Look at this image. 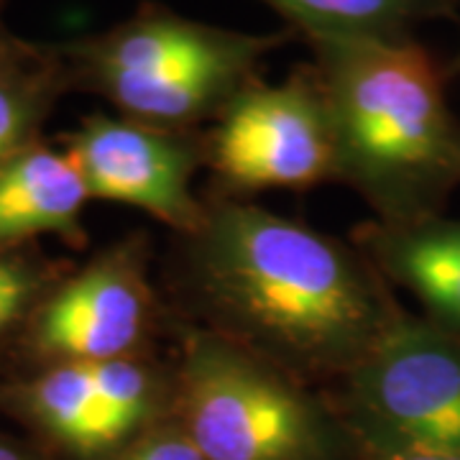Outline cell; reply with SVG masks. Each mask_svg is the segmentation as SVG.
<instances>
[{"label": "cell", "mask_w": 460, "mask_h": 460, "mask_svg": "<svg viewBox=\"0 0 460 460\" xmlns=\"http://www.w3.org/2000/svg\"><path fill=\"white\" fill-rule=\"evenodd\" d=\"M187 269L217 335L292 376L345 378L399 320L363 256L256 205L210 208Z\"/></svg>", "instance_id": "obj_1"}, {"label": "cell", "mask_w": 460, "mask_h": 460, "mask_svg": "<svg viewBox=\"0 0 460 460\" xmlns=\"http://www.w3.org/2000/svg\"><path fill=\"white\" fill-rule=\"evenodd\" d=\"M335 177L386 223H411L460 181V126L432 54L407 36L313 39Z\"/></svg>", "instance_id": "obj_2"}, {"label": "cell", "mask_w": 460, "mask_h": 460, "mask_svg": "<svg viewBox=\"0 0 460 460\" xmlns=\"http://www.w3.org/2000/svg\"><path fill=\"white\" fill-rule=\"evenodd\" d=\"M172 386V420L205 460H353L358 453L338 411L226 335H192Z\"/></svg>", "instance_id": "obj_3"}, {"label": "cell", "mask_w": 460, "mask_h": 460, "mask_svg": "<svg viewBox=\"0 0 460 460\" xmlns=\"http://www.w3.org/2000/svg\"><path fill=\"white\" fill-rule=\"evenodd\" d=\"M345 428L363 458L460 453V338L399 317L345 376Z\"/></svg>", "instance_id": "obj_4"}, {"label": "cell", "mask_w": 460, "mask_h": 460, "mask_svg": "<svg viewBox=\"0 0 460 460\" xmlns=\"http://www.w3.org/2000/svg\"><path fill=\"white\" fill-rule=\"evenodd\" d=\"M205 156L238 190H302L335 177V144L314 72L246 84L217 115Z\"/></svg>", "instance_id": "obj_5"}, {"label": "cell", "mask_w": 460, "mask_h": 460, "mask_svg": "<svg viewBox=\"0 0 460 460\" xmlns=\"http://www.w3.org/2000/svg\"><path fill=\"white\" fill-rule=\"evenodd\" d=\"M154 325V295L136 241L65 274L33 310L18 348L36 368L133 358Z\"/></svg>", "instance_id": "obj_6"}, {"label": "cell", "mask_w": 460, "mask_h": 460, "mask_svg": "<svg viewBox=\"0 0 460 460\" xmlns=\"http://www.w3.org/2000/svg\"><path fill=\"white\" fill-rule=\"evenodd\" d=\"M65 154L90 199L138 208L184 235L205 220L208 208L192 195V174L205 151L187 133L126 115H90L66 136Z\"/></svg>", "instance_id": "obj_7"}, {"label": "cell", "mask_w": 460, "mask_h": 460, "mask_svg": "<svg viewBox=\"0 0 460 460\" xmlns=\"http://www.w3.org/2000/svg\"><path fill=\"white\" fill-rule=\"evenodd\" d=\"M281 39L284 33H243L235 47L198 65L156 77H100L87 87L111 100L131 120L181 131L202 118H217L230 100L253 83L256 62L281 44Z\"/></svg>", "instance_id": "obj_8"}, {"label": "cell", "mask_w": 460, "mask_h": 460, "mask_svg": "<svg viewBox=\"0 0 460 460\" xmlns=\"http://www.w3.org/2000/svg\"><path fill=\"white\" fill-rule=\"evenodd\" d=\"M0 410L69 460H108L128 440L98 394L90 363H57L0 386Z\"/></svg>", "instance_id": "obj_9"}, {"label": "cell", "mask_w": 460, "mask_h": 460, "mask_svg": "<svg viewBox=\"0 0 460 460\" xmlns=\"http://www.w3.org/2000/svg\"><path fill=\"white\" fill-rule=\"evenodd\" d=\"M243 33L195 23L162 8L138 16L65 49L69 80L90 84L100 77H156L205 62L241 41Z\"/></svg>", "instance_id": "obj_10"}, {"label": "cell", "mask_w": 460, "mask_h": 460, "mask_svg": "<svg viewBox=\"0 0 460 460\" xmlns=\"http://www.w3.org/2000/svg\"><path fill=\"white\" fill-rule=\"evenodd\" d=\"M87 199L65 151L33 144L0 169V251L26 248L41 235L83 243Z\"/></svg>", "instance_id": "obj_11"}, {"label": "cell", "mask_w": 460, "mask_h": 460, "mask_svg": "<svg viewBox=\"0 0 460 460\" xmlns=\"http://www.w3.org/2000/svg\"><path fill=\"white\" fill-rule=\"evenodd\" d=\"M368 253L460 338V220L384 223L368 235Z\"/></svg>", "instance_id": "obj_12"}, {"label": "cell", "mask_w": 460, "mask_h": 460, "mask_svg": "<svg viewBox=\"0 0 460 460\" xmlns=\"http://www.w3.org/2000/svg\"><path fill=\"white\" fill-rule=\"evenodd\" d=\"M313 39L407 36L411 23L453 13L458 0H266Z\"/></svg>", "instance_id": "obj_13"}, {"label": "cell", "mask_w": 460, "mask_h": 460, "mask_svg": "<svg viewBox=\"0 0 460 460\" xmlns=\"http://www.w3.org/2000/svg\"><path fill=\"white\" fill-rule=\"evenodd\" d=\"M69 83L65 59L49 51L31 65L0 75V169L39 144V131Z\"/></svg>", "instance_id": "obj_14"}, {"label": "cell", "mask_w": 460, "mask_h": 460, "mask_svg": "<svg viewBox=\"0 0 460 460\" xmlns=\"http://www.w3.org/2000/svg\"><path fill=\"white\" fill-rule=\"evenodd\" d=\"M65 274L26 248L0 251V353L18 345L33 310Z\"/></svg>", "instance_id": "obj_15"}, {"label": "cell", "mask_w": 460, "mask_h": 460, "mask_svg": "<svg viewBox=\"0 0 460 460\" xmlns=\"http://www.w3.org/2000/svg\"><path fill=\"white\" fill-rule=\"evenodd\" d=\"M108 460H205L190 438L169 417Z\"/></svg>", "instance_id": "obj_16"}, {"label": "cell", "mask_w": 460, "mask_h": 460, "mask_svg": "<svg viewBox=\"0 0 460 460\" xmlns=\"http://www.w3.org/2000/svg\"><path fill=\"white\" fill-rule=\"evenodd\" d=\"M39 57H44V49L21 41L18 36H13V33L5 29V23L0 18V75H8L13 69L31 65Z\"/></svg>", "instance_id": "obj_17"}, {"label": "cell", "mask_w": 460, "mask_h": 460, "mask_svg": "<svg viewBox=\"0 0 460 460\" xmlns=\"http://www.w3.org/2000/svg\"><path fill=\"white\" fill-rule=\"evenodd\" d=\"M0 460H49L39 445L23 443L13 435L0 432Z\"/></svg>", "instance_id": "obj_18"}, {"label": "cell", "mask_w": 460, "mask_h": 460, "mask_svg": "<svg viewBox=\"0 0 460 460\" xmlns=\"http://www.w3.org/2000/svg\"><path fill=\"white\" fill-rule=\"evenodd\" d=\"M363 460H460V453H394V456H376Z\"/></svg>", "instance_id": "obj_19"}, {"label": "cell", "mask_w": 460, "mask_h": 460, "mask_svg": "<svg viewBox=\"0 0 460 460\" xmlns=\"http://www.w3.org/2000/svg\"><path fill=\"white\" fill-rule=\"evenodd\" d=\"M456 66H458V69H460V57H458V62H456Z\"/></svg>", "instance_id": "obj_20"}]
</instances>
